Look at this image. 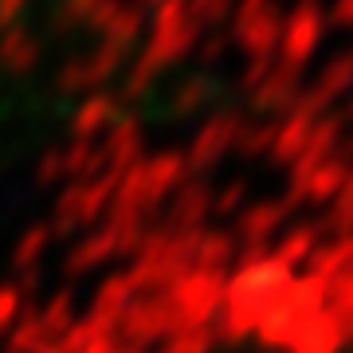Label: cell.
<instances>
[{
	"label": "cell",
	"instance_id": "6da1fadb",
	"mask_svg": "<svg viewBox=\"0 0 353 353\" xmlns=\"http://www.w3.org/2000/svg\"><path fill=\"white\" fill-rule=\"evenodd\" d=\"M145 353H353V314L306 322V326L201 330Z\"/></svg>",
	"mask_w": 353,
	"mask_h": 353
}]
</instances>
